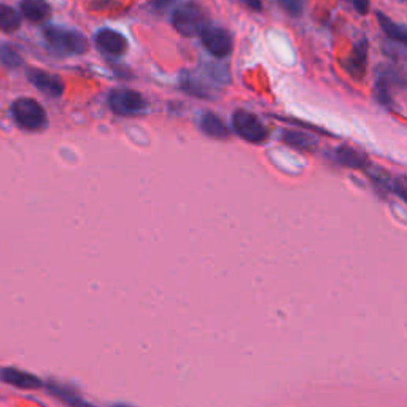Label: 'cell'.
Wrapping results in <instances>:
<instances>
[{
    "instance_id": "obj_17",
    "label": "cell",
    "mask_w": 407,
    "mask_h": 407,
    "mask_svg": "<svg viewBox=\"0 0 407 407\" xmlns=\"http://www.w3.org/2000/svg\"><path fill=\"white\" fill-rule=\"evenodd\" d=\"M283 139H285L287 144L296 148H304V150H309V148H312L315 144L312 137H309L307 134L302 132H285Z\"/></svg>"
},
{
    "instance_id": "obj_20",
    "label": "cell",
    "mask_w": 407,
    "mask_h": 407,
    "mask_svg": "<svg viewBox=\"0 0 407 407\" xmlns=\"http://www.w3.org/2000/svg\"><path fill=\"white\" fill-rule=\"evenodd\" d=\"M176 2L177 0H151V6H153V10H156V11H166L167 8H171V6Z\"/></svg>"
},
{
    "instance_id": "obj_16",
    "label": "cell",
    "mask_w": 407,
    "mask_h": 407,
    "mask_svg": "<svg viewBox=\"0 0 407 407\" xmlns=\"http://www.w3.org/2000/svg\"><path fill=\"white\" fill-rule=\"evenodd\" d=\"M336 158H338L339 163L342 166L347 167H363L365 164V156L360 151L353 150L350 147H340L338 151H336Z\"/></svg>"
},
{
    "instance_id": "obj_12",
    "label": "cell",
    "mask_w": 407,
    "mask_h": 407,
    "mask_svg": "<svg viewBox=\"0 0 407 407\" xmlns=\"http://www.w3.org/2000/svg\"><path fill=\"white\" fill-rule=\"evenodd\" d=\"M366 55H367L366 43L361 42L357 45V47H355L353 55L345 61V67L353 76H358V79H361V76L365 75Z\"/></svg>"
},
{
    "instance_id": "obj_5",
    "label": "cell",
    "mask_w": 407,
    "mask_h": 407,
    "mask_svg": "<svg viewBox=\"0 0 407 407\" xmlns=\"http://www.w3.org/2000/svg\"><path fill=\"white\" fill-rule=\"evenodd\" d=\"M108 103L110 108L121 116L144 113L148 108V102L144 96L137 91H132V89H116L110 94Z\"/></svg>"
},
{
    "instance_id": "obj_1",
    "label": "cell",
    "mask_w": 407,
    "mask_h": 407,
    "mask_svg": "<svg viewBox=\"0 0 407 407\" xmlns=\"http://www.w3.org/2000/svg\"><path fill=\"white\" fill-rule=\"evenodd\" d=\"M172 24L177 32L185 37L201 35L202 30L209 25L207 13L197 2H183L176 6L172 13Z\"/></svg>"
},
{
    "instance_id": "obj_8",
    "label": "cell",
    "mask_w": 407,
    "mask_h": 407,
    "mask_svg": "<svg viewBox=\"0 0 407 407\" xmlns=\"http://www.w3.org/2000/svg\"><path fill=\"white\" fill-rule=\"evenodd\" d=\"M28 79L38 91L47 94L48 98H59L64 93V83L59 76L56 75H51L38 69H32L28 72Z\"/></svg>"
},
{
    "instance_id": "obj_22",
    "label": "cell",
    "mask_w": 407,
    "mask_h": 407,
    "mask_svg": "<svg viewBox=\"0 0 407 407\" xmlns=\"http://www.w3.org/2000/svg\"><path fill=\"white\" fill-rule=\"evenodd\" d=\"M243 5H247L251 10H261V0H241Z\"/></svg>"
},
{
    "instance_id": "obj_7",
    "label": "cell",
    "mask_w": 407,
    "mask_h": 407,
    "mask_svg": "<svg viewBox=\"0 0 407 407\" xmlns=\"http://www.w3.org/2000/svg\"><path fill=\"white\" fill-rule=\"evenodd\" d=\"M96 45L99 50L108 56H122L127 51V40L126 37L118 30L113 29H102L96 35Z\"/></svg>"
},
{
    "instance_id": "obj_18",
    "label": "cell",
    "mask_w": 407,
    "mask_h": 407,
    "mask_svg": "<svg viewBox=\"0 0 407 407\" xmlns=\"http://www.w3.org/2000/svg\"><path fill=\"white\" fill-rule=\"evenodd\" d=\"M277 2L292 16H299L304 10V0H277Z\"/></svg>"
},
{
    "instance_id": "obj_21",
    "label": "cell",
    "mask_w": 407,
    "mask_h": 407,
    "mask_svg": "<svg viewBox=\"0 0 407 407\" xmlns=\"http://www.w3.org/2000/svg\"><path fill=\"white\" fill-rule=\"evenodd\" d=\"M352 4L361 15H365V13H367V10H369V0H352Z\"/></svg>"
},
{
    "instance_id": "obj_4",
    "label": "cell",
    "mask_w": 407,
    "mask_h": 407,
    "mask_svg": "<svg viewBox=\"0 0 407 407\" xmlns=\"http://www.w3.org/2000/svg\"><path fill=\"white\" fill-rule=\"evenodd\" d=\"M232 127L236 134L250 144H263L269 137V131L263 125L258 116L247 112V110H237L232 115Z\"/></svg>"
},
{
    "instance_id": "obj_2",
    "label": "cell",
    "mask_w": 407,
    "mask_h": 407,
    "mask_svg": "<svg viewBox=\"0 0 407 407\" xmlns=\"http://www.w3.org/2000/svg\"><path fill=\"white\" fill-rule=\"evenodd\" d=\"M45 38L50 47L59 55H83L88 51L86 37L79 30L50 25L45 29Z\"/></svg>"
},
{
    "instance_id": "obj_11",
    "label": "cell",
    "mask_w": 407,
    "mask_h": 407,
    "mask_svg": "<svg viewBox=\"0 0 407 407\" xmlns=\"http://www.w3.org/2000/svg\"><path fill=\"white\" fill-rule=\"evenodd\" d=\"M21 13L32 23H43L51 16V6L47 0H21Z\"/></svg>"
},
{
    "instance_id": "obj_9",
    "label": "cell",
    "mask_w": 407,
    "mask_h": 407,
    "mask_svg": "<svg viewBox=\"0 0 407 407\" xmlns=\"http://www.w3.org/2000/svg\"><path fill=\"white\" fill-rule=\"evenodd\" d=\"M0 380L23 390H35L42 386L40 379L25 371L15 369V367H4V369L0 371Z\"/></svg>"
},
{
    "instance_id": "obj_6",
    "label": "cell",
    "mask_w": 407,
    "mask_h": 407,
    "mask_svg": "<svg viewBox=\"0 0 407 407\" xmlns=\"http://www.w3.org/2000/svg\"><path fill=\"white\" fill-rule=\"evenodd\" d=\"M204 48L209 51L212 56L223 57L229 56L232 51V37L226 29L215 28V25H207L201 34Z\"/></svg>"
},
{
    "instance_id": "obj_10",
    "label": "cell",
    "mask_w": 407,
    "mask_h": 407,
    "mask_svg": "<svg viewBox=\"0 0 407 407\" xmlns=\"http://www.w3.org/2000/svg\"><path fill=\"white\" fill-rule=\"evenodd\" d=\"M199 127H201V131L205 135H209V137L217 140H226L229 139L231 135L229 127L224 125V121L215 113L210 112L201 115V118H199Z\"/></svg>"
},
{
    "instance_id": "obj_14",
    "label": "cell",
    "mask_w": 407,
    "mask_h": 407,
    "mask_svg": "<svg viewBox=\"0 0 407 407\" xmlns=\"http://www.w3.org/2000/svg\"><path fill=\"white\" fill-rule=\"evenodd\" d=\"M377 18H379L380 28L384 29L386 37L391 38V40L398 42V43H401V45L407 43V34H406L404 25L393 23L389 16L382 15V13H377Z\"/></svg>"
},
{
    "instance_id": "obj_19",
    "label": "cell",
    "mask_w": 407,
    "mask_h": 407,
    "mask_svg": "<svg viewBox=\"0 0 407 407\" xmlns=\"http://www.w3.org/2000/svg\"><path fill=\"white\" fill-rule=\"evenodd\" d=\"M2 61L8 67H16V66H19V64H21V57H19V55L16 53L15 50L4 48V51H2Z\"/></svg>"
},
{
    "instance_id": "obj_23",
    "label": "cell",
    "mask_w": 407,
    "mask_h": 407,
    "mask_svg": "<svg viewBox=\"0 0 407 407\" xmlns=\"http://www.w3.org/2000/svg\"><path fill=\"white\" fill-rule=\"evenodd\" d=\"M113 407H134V406H129V404H116Z\"/></svg>"
},
{
    "instance_id": "obj_3",
    "label": "cell",
    "mask_w": 407,
    "mask_h": 407,
    "mask_svg": "<svg viewBox=\"0 0 407 407\" xmlns=\"http://www.w3.org/2000/svg\"><path fill=\"white\" fill-rule=\"evenodd\" d=\"M11 113L18 125L28 131H40L47 126V113L43 107L30 98H21L13 102Z\"/></svg>"
},
{
    "instance_id": "obj_13",
    "label": "cell",
    "mask_w": 407,
    "mask_h": 407,
    "mask_svg": "<svg viewBox=\"0 0 407 407\" xmlns=\"http://www.w3.org/2000/svg\"><path fill=\"white\" fill-rule=\"evenodd\" d=\"M48 390L51 391V395L56 396L57 399H61L64 404H67L69 407H94L91 404H88L85 399L80 398L79 395H75L74 391H70L66 386H62L59 384H50Z\"/></svg>"
},
{
    "instance_id": "obj_15",
    "label": "cell",
    "mask_w": 407,
    "mask_h": 407,
    "mask_svg": "<svg viewBox=\"0 0 407 407\" xmlns=\"http://www.w3.org/2000/svg\"><path fill=\"white\" fill-rule=\"evenodd\" d=\"M19 28H21V16H19V13L8 5L0 4V30L11 34V32L18 30Z\"/></svg>"
}]
</instances>
